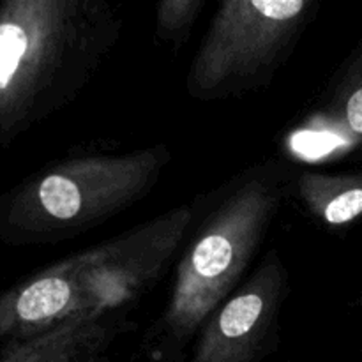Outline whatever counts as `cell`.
<instances>
[{"instance_id":"cell-5","label":"cell","mask_w":362,"mask_h":362,"mask_svg":"<svg viewBox=\"0 0 362 362\" xmlns=\"http://www.w3.org/2000/svg\"><path fill=\"white\" fill-rule=\"evenodd\" d=\"M315 0H226L219 4L186 78L197 101H219L272 81L313 20Z\"/></svg>"},{"instance_id":"cell-1","label":"cell","mask_w":362,"mask_h":362,"mask_svg":"<svg viewBox=\"0 0 362 362\" xmlns=\"http://www.w3.org/2000/svg\"><path fill=\"white\" fill-rule=\"evenodd\" d=\"M120 34L105 0H2L0 148L76 99Z\"/></svg>"},{"instance_id":"cell-8","label":"cell","mask_w":362,"mask_h":362,"mask_svg":"<svg viewBox=\"0 0 362 362\" xmlns=\"http://www.w3.org/2000/svg\"><path fill=\"white\" fill-rule=\"evenodd\" d=\"M308 129L334 134L362 151V41L336 74L324 105L310 117Z\"/></svg>"},{"instance_id":"cell-7","label":"cell","mask_w":362,"mask_h":362,"mask_svg":"<svg viewBox=\"0 0 362 362\" xmlns=\"http://www.w3.org/2000/svg\"><path fill=\"white\" fill-rule=\"evenodd\" d=\"M131 327L124 315L66 322L0 345V362H126L117 357L115 345Z\"/></svg>"},{"instance_id":"cell-4","label":"cell","mask_w":362,"mask_h":362,"mask_svg":"<svg viewBox=\"0 0 362 362\" xmlns=\"http://www.w3.org/2000/svg\"><path fill=\"white\" fill-rule=\"evenodd\" d=\"M172 161L166 145L66 158L0 198V240L39 246L73 239L144 200Z\"/></svg>"},{"instance_id":"cell-6","label":"cell","mask_w":362,"mask_h":362,"mask_svg":"<svg viewBox=\"0 0 362 362\" xmlns=\"http://www.w3.org/2000/svg\"><path fill=\"white\" fill-rule=\"evenodd\" d=\"M288 269L271 250L204 325L187 362H264L278 345Z\"/></svg>"},{"instance_id":"cell-9","label":"cell","mask_w":362,"mask_h":362,"mask_svg":"<svg viewBox=\"0 0 362 362\" xmlns=\"http://www.w3.org/2000/svg\"><path fill=\"white\" fill-rule=\"evenodd\" d=\"M306 211L325 226H345L362 216V172H306L297 179Z\"/></svg>"},{"instance_id":"cell-3","label":"cell","mask_w":362,"mask_h":362,"mask_svg":"<svg viewBox=\"0 0 362 362\" xmlns=\"http://www.w3.org/2000/svg\"><path fill=\"white\" fill-rule=\"evenodd\" d=\"M288 191L283 165L255 166L225 194L186 243L168 303L145 336L152 362H179L209 318L246 281Z\"/></svg>"},{"instance_id":"cell-2","label":"cell","mask_w":362,"mask_h":362,"mask_svg":"<svg viewBox=\"0 0 362 362\" xmlns=\"http://www.w3.org/2000/svg\"><path fill=\"white\" fill-rule=\"evenodd\" d=\"M197 211L180 205L0 293V345L81 318L122 315L182 253Z\"/></svg>"},{"instance_id":"cell-10","label":"cell","mask_w":362,"mask_h":362,"mask_svg":"<svg viewBox=\"0 0 362 362\" xmlns=\"http://www.w3.org/2000/svg\"><path fill=\"white\" fill-rule=\"evenodd\" d=\"M204 9V0H165L156 9L158 35L175 46L184 45Z\"/></svg>"}]
</instances>
